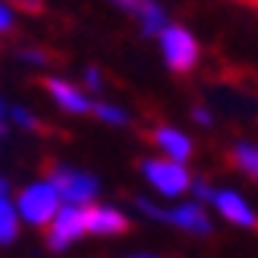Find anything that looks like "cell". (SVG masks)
<instances>
[{
	"label": "cell",
	"mask_w": 258,
	"mask_h": 258,
	"mask_svg": "<svg viewBox=\"0 0 258 258\" xmlns=\"http://www.w3.org/2000/svg\"><path fill=\"white\" fill-rule=\"evenodd\" d=\"M211 192H214V186H211V183H205V179H196V186H192V199H199L202 205H208Z\"/></svg>",
	"instance_id": "ffe728a7"
},
{
	"label": "cell",
	"mask_w": 258,
	"mask_h": 258,
	"mask_svg": "<svg viewBox=\"0 0 258 258\" xmlns=\"http://www.w3.org/2000/svg\"><path fill=\"white\" fill-rule=\"evenodd\" d=\"M85 236H88V214L79 205H63L57 217L50 221V227L44 230V242L50 252H67Z\"/></svg>",
	"instance_id": "8992f818"
},
{
	"label": "cell",
	"mask_w": 258,
	"mask_h": 258,
	"mask_svg": "<svg viewBox=\"0 0 258 258\" xmlns=\"http://www.w3.org/2000/svg\"><path fill=\"white\" fill-rule=\"evenodd\" d=\"M0 192H10V183H7V176H0Z\"/></svg>",
	"instance_id": "cb8c5ba5"
},
{
	"label": "cell",
	"mask_w": 258,
	"mask_h": 258,
	"mask_svg": "<svg viewBox=\"0 0 258 258\" xmlns=\"http://www.w3.org/2000/svg\"><path fill=\"white\" fill-rule=\"evenodd\" d=\"M126 258H158V255H148V252H136V255H126Z\"/></svg>",
	"instance_id": "603a6c76"
},
{
	"label": "cell",
	"mask_w": 258,
	"mask_h": 258,
	"mask_svg": "<svg viewBox=\"0 0 258 258\" xmlns=\"http://www.w3.org/2000/svg\"><path fill=\"white\" fill-rule=\"evenodd\" d=\"M0 123L7 129H19V133H35L38 129V113L13 98H0Z\"/></svg>",
	"instance_id": "7c38bea8"
},
{
	"label": "cell",
	"mask_w": 258,
	"mask_h": 258,
	"mask_svg": "<svg viewBox=\"0 0 258 258\" xmlns=\"http://www.w3.org/2000/svg\"><path fill=\"white\" fill-rule=\"evenodd\" d=\"M85 214H88V236L110 239V236H123L129 230V217L117 208V205L95 202V205L85 208Z\"/></svg>",
	"instance_id": "8fae6325"
},
{
	"label": "cell",
	"mask_w": 258,
	"mask_h": 258,
	"mask_svg": "<svg viewBox=\"0 0 258 258\" xmlns=\"http://www.w3.org/2000/svg\"><path fill=\"white\" fill-rule=\"evenodd\" d=\"M10 211H16V199H13L10 192H0V217L10 214Z\"/></svg>",
	"instance_id": "44dd1931"
},
{
	"label": "cell",
	"mask_w": 258,
	"mask_h": 258,
	"mask_svg": "<svg viewBox=\"0 0 258 258\" xmlns=\"http://www.w3.org/2000/svg\"><path fill=\"white\" fill-rule=\"evenodd\" d=\"M189 117H192V123H196V126H205V129L214 126V110L208 104H196V107L189 110Z\"/></svg>",
	"instance_id": "d6986e66"
},
{
	"label": "cell",
	"mask_w": 258,
	"mask_h": 258,
	"mask_svg": "<svg viewBox=\"0 0 258 258\" xmlns=\"http://www.w3.org/2000/svg\"><path fill=\"white\" fill-rule=\"evenodd\" d=\"M44 95L54 101V107L60 113H70V117H85V113L95 110V101L85 92L79 82L67 79V76H47L44 79Z\"/></svg>",
	"instance_id": "ba28073f"
},
{
	"label": "cell",
	"mask_w": 258,
	"mask_h": 258,
	"mask_svg": "<svg viewBox=\"0 0 258 258\" xmlns=\"http://www.w3.org/2000/svg\"><path fill=\"white\" fill-rule=\"evenodd\" d=\"M13 199H16V211L22 217V224L25 227H35V230H47L50 221L57 217V211L63 208L60 192H57V186L50 183L47 176L25 183Z\"/></svg>",
	"instance_id": "3957f363"
},
{
	"label": "cell",
	"mask_w": 258,
	"mask_h": 258,
	"mask_svg": "<svg viewBox=\"0 0 258 258\" xmlns=\"http://www.w3.org/2000/svg\"><path fill=\"white\" fill-rule=\"evenodd\" d=\"M136 211L145 214L148 221H158L179 230V233H189V236H208L214 230V221L208 214V205H202L199 199H179L170 205H158L151 199H136Z\"/></svg>",
	"instance_id": "6da1fadb"
},
{
	"label": "cell",
	"mask_w": 258,
	"mask_h": 258,
	"mask_svg": "<svg viewBox=\"0 0 258 258\" xmlns=\"http://www.w3.org/2000/svg\"><path fill=\"white\" fill-rule=\"evenodd\" d=\"M16 10H38V0H10Z\"/></svg>",
	"instance_id": "7402d4cb"
},
{
	"label": "cell",
	"mask_w": 258,
	"mask_h": 258,
	"mask_svg": "<svg viewBox=\"0 0 258 258\" xmlns=\"http://www.w3.org/2000/svg\"><path fill=\"white\" fill-rule=\"evenodd\" d=\"M208 208L227 221L230 227H239V230H255L258 227V211L252 208V202L242 196L239 189H230V186H214L211 199H208Z\"/></svg>",
	"instance_id": "52a82bcc"
},
{
	"label": "cell",
	"mask_w": 258,
	"mask_h": 258,
	"mask_svg": "<svg viewBox=\"0 0 258 258\" xmlns=\"http://www.w3.org/2000/svg\"><path fill=\"white\" fill-rule=\"evenodd\" d=\"M16 60L25 63V67H35V70L47 67V54H44L41 47H19V50H16Z\"/></svg>",
	"instance_id": "e0dca14e"
},
{
	"label": "cell",
	"mask_w": 258,
	"mask_h": 258,
	"mask_svg": "<svg viewBox=\"0 0 258 258\" xmlns=\"http://www.w3.org/2000/svg\"><path fill=\"white\" fill-rule=\"evenodd\" d=\"M13 25H16V7L10 0H0V35L13 32Z\"/></svg>",
	"instance_id": "ac0fdd59"
},
{
	"label": "cell",
	"mask_w": 258,
	"mask_h": 258,
	"mask_svg": "<svg viewBox=\"0 0 258 258\" xmlns=\"http://www.w3.org/2000/svg\"><path fill=\"white\" fill-rule=\"evenodd\" d=\"M22 227H25V224H22L19 211H10V214L0 217V246H13V242L19 239Z\"/></svg>",
	"instance_id": "9a60e30c"
},
{
	"label": "cell",
	"mask_w": 258,
	"mask_h": 258,
	"mask_svg": "<svg viewBox=\"0 0 258 258\" xmlns=\"http://www.w3.org/2000/svg\"><path fill=\"white\" fill-rule=\"evenodd\" d=\"M158 54H161L164 67L170 73L186 76L199 67L202 44H199V38L192 35V29H186V25H179V22H167L158 35Z\"/></svg>",
	"instance_id": "277c9868"
},
{
	"label": "cell",
	"mask_w": 258,
	"mask_h": 258,
	"mask_svg": "<svg viewBox=\"0 0 258 258\" xmlns=\"http://www.w3.org/2000/svg\"><path fill=\"white\" fill-rule=\"evenodd\" d=\"M47 179L57 186L63 205H79V208H88V205H95L98 196H101V179L92 170H82V167H73V164L50 167Z\"/></svg>",
	"instance_id": "5b68a950"
},
{
	"label": "cell",
	"mask_w": 258,
	"mask_h": 258,
	"mask_svg": "<svg viewBox=\"0 0 258 258\" xmlns=\"http://www.w3.org/2000/svg\"><path fill=\"white\" fill-rule=\"evenodd\" d=\"M139 173L142 179L148 183V189L161 199H170V202H179V199H189L192 196V186H196V176H192L189 164H179V161H170V158H161V154H151L139 164Z\"/></svg>",
	"instance_id": "7a4b0ae2"
},
{
	"label": "cell",
	"mask_w": 258,
	"mask_h": 258,
	"mask_svg": "<svg viewBox=\"0 0 258 258\" xmlns=\"http://www.w3.org/2000/svg\"><path fill=\"white\" fill-rule=\"evenodd\" d=\"M79 85H82L92 98H98L101 92H104V73H101L98 67H85L82 76H79Z\"/></svg>",
	"instance_id": "2e32d148"
},
{
	"label": "cell",
	"mask_w": 258,
	"mask_h": 258,
	"mask_svg": "<svg viewBox=\"0 0 258 258\" xmlns=\"http://www.w3.org/2000/svg\"><path fill=\"white\" fill-rule=\"evenodd\" d=\"M151 145H154V154L161 158H170V161H179V164H189L192 161V151H196V142L186 129H179L173 123H161L151 129Z\"/></svg>",
	"instance_id": "9c48e42d"
},
{
	"label": "cell",
	"mask_w": 258,
	"mask_h": 258,
	"mask_svg": "<svg viewBox=\"0 0 258 258\" xmlns=\"http://www.w3.org/2000/svg\"><path fill=\"white\" fill-rule=\"evenodd\" d=\"M230 161L239 173H246L249 179L258 183V142H249V139H239L233 148H230Z\"/></svg>",
	"instance_id": "4fadbf2b"
},
{
	"label": "cell",
	"mask_w": 258,
	"mask_h": 258,
	"mask_svg": "<svg viewBox=\"0 0 258 258\" xmlns=\"http://www.w3.org/2000/svg\"><path fill=\"white\" fill-rule=\"evenodd\" d=\"M92 117H95L98 123L110 126V129H123V126H129V120H133V113H129V110L120 104V101L98 98V101H95V110H92Z\"/></svg>",
	"instance_id": "5bb4252c"
},
{
	"label": "cell",
	"mask_w": 258,
	"mask_h": 258,
	"mask_svg": "<svg viewBox=\"0 0 258 258\" xmlns=\"http://www.w3.org/2000/svg\"><path fill=\"white\" fill-rule=\"evenodd\" d=\"M4 133H7V126H4V123H0V142H4Z\"/></svg>",
	"instance_id": "d4e9b609"
},
{
	"label": "cell",
	"mask_w": 258,
	"mask_h": 258,
	"mask_svg": "<svg viewBox=\"0 0 258 258\" xmlns=\"http://www.w3.org/2000/svg\"><path fill=\"white\" fill-rule=\"evenodd\" d=\"M110 4L120 13H126V16H133L136 25L142 29V35H148V38H158L161 29L170 22L161 0H110Z\"/></svg>",
	"instance_id": "30bf717a"
}]
</instances>
